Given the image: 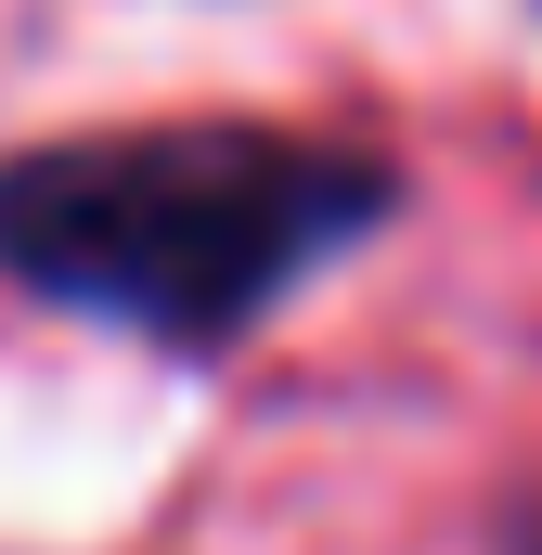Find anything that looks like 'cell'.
Masks as SVG:
<instances>
[{
	"mask_svg": "<svg viewBox=\"0 0 542 555\" xmlns=\"http://www.w3.org/2000/svg\"><path fill=\"white\" fill-rule=\"evenodd\" d=\"M517 555H542V517H530V530H517Z\"/></svg>",
	"mask_w": 542,
	"mask_h": 555,
	"instance_id": "obj_2",
	"label": "cell"
},
{
	"mask_svg": "<svg viewBox=\"0 0 542 555\" xmlns=\"http://www.w3.org/2000/svg\"><path fill=\"white\" fill-rule=\"evenodd\" d=\"M388 194L401 181L375 155L297 130H104L0 168V259L155 349H233L323 259H349Z\"/></svg>",
	"mask_w": 542,
	"mask_h": 555,
	"instance_id": "obj_1",
	"label": "cell"
}]
</instances>
